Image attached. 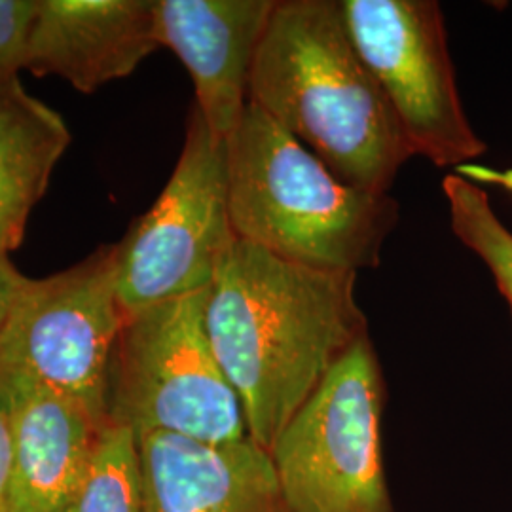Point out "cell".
Segmentation results:
<instances>
[{"label": "cell", "mask_w": 512, "mask_h": 512, "mask_svg": "<svg viewBox=\"0 0 512 512\" xmlns=\"http://www.w3.org/2000/svg\"><path fill=\"white\" fill-rule=\"evenodd\" d=\"M442 192L454 236L490 270L512 315V232L497 217L488 194L456 173L444 177Z\"/></svg>", "instance_id": "cell-15"}, {"label": "cell", "mask_w": 512, "mask_h": 512, "mask_svg": "<svg viewBox=\"0 0 512 512\" xmlns=\"http://www.w3.org/2000/svg\"><path fill=\"white\" fill-rule=\"evenodd\" d=\"M454 173L463 177L465 181L476 184V186H497L512 194V169H495L490 165L471 164L458 165Z\"/></svg>", "instance_id": "cell-18"}, {"label": "cell", "mask_w": 512, "mask_h": 512, "mask_svg": "<svg viewBox=\"0 0 512 512\" xmlns=\"http://www.w3.org/2000/svg\"><path fill=\"white\" fill-rule=\"evenodd\" d=\"M137 440L145 512H289L270 452L249 437L209 444L143 433Z\"/></svg>", "instance_id": "cell-12"}, {"label": "cell", "mask_w": 512, "mask_h": 512, "mask_svg": "<svg viewBox=\"0 0 512 512\" xmlns=\"http://www.w3.org/2000/svg\"><path fill=\"white\" fill-rule=\"evenodd\" d=\"M67 512H145V478L135 431L107 423Z\"/></svg>", "instance_id": "cell-14"}, {"label": "cell", "mask_w": 512, "mask_h": 512, "mask_svg": "<svg viewBox=\"0 0 512 512\" xmlns=\"http://www.w3.org/2000/svg\"><path fill=\"white\" fill-rule=\"evenodd\" d=\"M158 48L154 0H37L21 69L93 93Z\"/></svg>", "instance_id": "cell-10"}, {"label": "cell", "mask_w": 512, "mask_h": 512, "mask_svg": "<svg viewBox=\"0 0 512 512\" xmlns=\"http://www.w3.org/2000/svg\"><path fill=\"white\" fill-rule=\"evenodd\" d=\"M249 103L361 190L387 194L412 156L336 0H277L256 52Z\"/></svg>", "instance_id": "cell-2"}, {"label": "cell", "mask_w": 512, "mask_h": 512, "mask_svg": "<svg viewBox=\"0 0 512 512\" xmlns=\"http://www.w3.org/2000/svg\"><path fill=\"white\" fill-rule=\"evenodd\" d=\"M209 289L126 315L107 370V423L209 444L247 437L205 325Z\"/></svg>", "instance_id": "cell-4"}, {"label": "cell", "mask_w": 512, "mask_h": 512, "mask_svg": "<svg viewBox=\"0 0 512 512\" xmlns=\"http://www.w3.org/2000/svg\"><path fill=\"white\" fill-rule=\"evenodd\" d=\"M25 277L19 274L18 268L10 262L8 256H0V329L6 321V315L14 302Z\"/></svg>", "instance_id": "cell-19"}, {"label": "cell", "mask_w": 512, "mask_h": 512, "mask_svg": "<svg viewBox=\"0 0 512 512\" xmlns=\"http://www.w3.org/2000/svg\"><path fill=\"white\" fill-rule=\"evenodd\" d=\"M355 272L289 262L236 239L207 294L205 325L247 437L270 450L351 349L368 338Z\"/></svg>", "instance_id": "cell-1"}, {"label": "cell", "mask_w": 512, "mask_h": 512, "mask_svg": "<svg viewBox=\"0 0 512 512\" xmlns=\"http://www.w3.org/2000/svg\"><path fill=\"white\" fill-rule=\"evenodd\" d=\"M0 395L12 431L6 512H67L105 425L23 374L0 372Z\"/></svg>", "instance_id": "cell-11"}, {"label": "cell", "mask_w": 512, "mask_h": 512, "mask_svg": "<svg viewBox=\"0 0 512 512\" xmlns=\"http://www.w3.org/2000/svg\"><path fill=\"white\" fill-rule=\"evenodd\" d=\"M342 14L412 156L456 169L486 152L461 105L439 2L344 0Z\"/></svg>", "instance_id": "cell-8"}, {"label": "cell", "mask_w": 512, "mask_h": 512, "mask_svg": "<svg viewBox=\"0 0 512 512\" xmlns=\"http://www.w3.org/2000/svg\"><path fill=\"white\" fill-rule=\"evenodd\" d=\"M37 0H0V82L18 76Z\"/></svg>", "instance_id": "cell-16"}, {"label": "cell", "mask_w": 512, "mask_h": 512, "mask_svg": "<svg viewBox=\"0 0 512 512\" xmlns=\"http://www.w3.org/2000/svg\"><path fill=\"white\" fill-rule=\"evenodd\" d=\"M12 473V431L4 399L0 395V512L8 511V490Z\"/></svg>", "instance_id": "cell-17"}, {"label": "cell", "mask_w": 512, "mask_h": 512, "mask_svg": "<svg viewBox=\"0 0 512 512\" xmlns=\"http://www.w3.org/2000/svg\"><path fill=\"white\" fill-rule=\"evenodd\" d=\"M226 141L192 107L183 150L160 198L116 249V287L129 313L209 289L234 245Z\"/></svg>", "instance_id": "cell-6"}, {"label": "cell", "mask_w": 512, "mask_h": 512, "mask_svg": "<svg viewBox=\"0 0 512 512\" xmlns=\"http://www.w3.org/2000/svg\"><path fill=\"white\" fill-rule=\"evenodd\" d=\"M234 234L270 255L321 270L376 268L399 203L340 181L253 103L226 139Z\"/></svg>", "instance_id": "cell-3"}, {"label": "cell", "mask_w": 512, "mask_h": 512, "mask_svg": "<svg viewBox=\"0 0 512 512\" xmlns=\"http://www.w3.org/2000/svg\"><path fill=\"white\" fill-rule=\"evenodd\" d=\"M126 321L116 287V249L21 283L0 329V372L54 389L107 425V370Z\"/></svg>", "instance_id": "cell-7"}, {"label": "cell", "mask_w": 512, "mask_h": 512, "mask_svg": "<svg viewBox=\"0 0 512 512\" xmlns=\"http://www.w3.org/2000/svg\"><path fill=\"white\" fill-rule=\"evenodd\" d=\"M384 401V374L366 338L268 450L287 511L397 512L385 476Z\"/></svg>", "instance_id": "cell-5"}, {"label": "cell", "mask_w": 512, "mask_h": 512, "mask_svg": "<svg viewBox=\"0 0 512 512\" xmlns=\"http://www.w3.org/2000/svg\"><path fill=\"white\" fill-rule=\"evenodd\" d=\"M71 145L63 116L12 76L0 82V256L16 251L29 217Z\"/></svg>", "instance_id": "cell-13"}, {"label": "cell", "mask_w": 512, "mask_h": 512, "mask_svg": "<svg viewBox=\"0 0 512 512\" xmlns=\"http://www.w3.org/2000/svg\"><path fill=\"white\" fill-rule=\"evenodd\" d=\"M277 0H154L156 38L192 76L194 107L226 141L249 105L258 46Z\"/></svg>", "instance_id": "cell-9"}]
</instances>
